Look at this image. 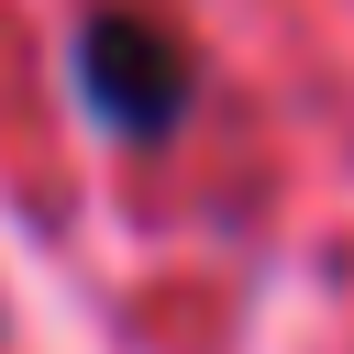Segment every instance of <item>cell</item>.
Returning <instances> with one entry per match:
<instances>
[{
    "label": "cell",
    "mask_w": 354,
    "mask_h": 354,
    "mask_svg": "<svg viewBox=\"0 0 354 354\" xmlns=\"http://www.w3.org/2000/svg\"><path fill=\"white\" fill-rule=\"evenodd\" d=\"M66 77H77L88 122L122 133V144H166V133L199 111V44H188L166 11H133V0H100V11L66 33Z\"/></svg>",
    "instance_id": "1"
}]
</instances>
